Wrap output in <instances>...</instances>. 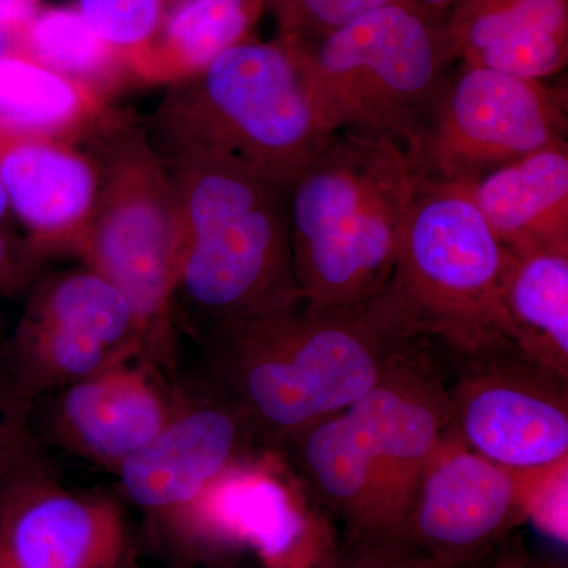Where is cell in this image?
Listing matches in <instances>:
<instances>
[{"mask_svg": "<svg viewBox=\"0 0 568 568\" xmlns=\"http://www.w3.org/2000/svg\"><path fill=\"white\" fill-rule=\"evenodd\" d=\"M153 144L181 227L174 308L182 305L219 331L304 302L294 275L287 190L215 149Z\"/></svg>", "mask_w": 568, "mask_h": 568, "instance_id": "obj_1", "label": "cell"}, {"mask_svg": "<svg viewBox=\"0 0 568 568\" xmlns=\"http://www.w3.org/2000/svg\"><path fill=\"white\" fill-rule=\"evenodd\" d=\"M418 174L395 142L335 133L287 190L295 282L306 305L347 310L383 291Z\"/></svg>", "mask_w": 568, "mask_h": 568, "instance_id": "obj_2", "label": "cell"}, {"mask_svg": "<svg viewBox=\"0 0 568 568\" xmlns=\"http://www.w3.org/2000/svg\"><path fill=\"white\" fill-rule=\"evenodd\" d=\"M213 332L223 394L276 444L358 402L398 345L365 305L301 302Z\"/></svg>", "mask_w": 568, "mask_h": 568, "instance_id": "obj_3", "label": "cell"}, {"mask_svg": "<svg viewBox=\"0 0 568 568\" xmlns=\"http://www.w3.org/2000/svg\"><path fill=\"white\" fill-rule=\"evenodd\" d=\"M503 261L465 183L418 174L394 271L365 306L396 343L432 342L452 357L515 346L500 301Z\"/></svg>", "mask_w": 568, "mask_h": 568, "instance_id": "obj_4", "label": "cell"}, {"mask_svg": "<svg viewBox=\"0 0 568 568\" xmlns=\"http://www.w3.org/2000/svg\"><path fill=\"white\" fill-rule=\"evenodd\" d=\"M171 91L153 141L193 142L290 190L334 138L290 40H245Z\"/></svg>", "mask_w": 568, "mask_h": 568, "instance_id": "obj_5", "label": "cell"}, {"mask_svg": "<svg viewBox=\"0 0 568 568\" xmlns=\"http://www.w3.org/2000/svg\"><path fill=\"white\" fill-rule=\"evenodd\" d=\"M286 40L332 132L392 141L413 155L454 62L446 17L394 0L320 39Z\"/></svg>", "mask_w": 568, "mask_h": 568, "instance_id": "obj_6", "label": "cell"}, {"mask_svg": "<svg viewBox=\"0 0 568 568\" xmlns=\"http://www.w3.org/2000/svg\"><path fill=\"white\" fill-rule=\"evenodd\" d=\"M100 193L78 256L132 305L144 345L168 346L181 257L173 186L152 138L129 114L108 111L85 136Z\"/></svg>", "mask_w": 568, "mask_h": 568, "instance_id": "obj_7", "label": "cell"}, {"mask_svg": "<svg viewBox=\"0 0 568 568\" xmlns=\"http://www.w3.org/2000/svg\"><path fill=\"white\" fill-rule=\"evenodd\" d=\"M566 138L567 89L463 65L444 84L409 160L425 178L473 182Z\"/></svg>", "mask_w": 568, "mask_h": 568, "instance_id": "obj_8", "label": "cell"}, {"mask_svg": "<svg viewBox=\"0 0 568 568\" xmlns=\"http://www.w3.org/2000/svg\"><path fill=\"white\" fill-rule=\"evenodd\" d=\"M558 465H497L467 447L450 425L422 473L402 537L444 566H474L529 521Z\"/></svg>", "mask_w": 568, "mask_h": 568, "instance_id": "obj_9", "label": "cell"}, {"mask_svg": "<svg viewBox=\"0 0 568 568\" xmlns=\"http://www.w3.org/2000/svg\"><path fill=\"white\" fill-rule=\"evenodd\" d=\"M454 358L450 425L467 447L518 470L568 459L566 377L515 346Z\"/></svg>", "mask_w": 568, "mask_h": 568, "instance_id": "obj_10", "label": "cell"}, {"mask_svg": "<svg viewBox=\"0 0 568 568\" xmlns=\"http://www.w3.org/2000/svg\"><path fill=\"white\" fill-rule=\"evenodd\" d=\"M308 503L286 459L274 450L248 452L196 499L159 521L186 559L205 564L250 547L267 566L286 555L320 517Z\"/></svg>", "mask_w": 568, "mask_h": 568, "instance_id": "obj_11", "label": "cell"}, {"mask_svg": "<svg viewBox=\"0 0 568 568\" xmlns=\"http://www.w3.org/2000/svg\"><path fill=\"white\" fill-rule=\"evenodd\" d=\"M129 555L121 507L78 495L28 465L0 480V556L9 568H119Z\"/></svg>", "mask_w": 568, "mask_h": 568, "instance_id": "obj_12", "label": "cell"}, {"mask_svg": "<svg viewBox=\"0 0 568 568\" xmlns=\"http://www.w3.org/2000/svg\"><path fill=\"white\" fill-rule=\"evenodd\" d=\"M447 383L425 343H398L375 386L345 410L375 455L402 532L426 463L452 424Z\"/></svg>", "mask_w": 568, "mask_h": 568, "instance_id": "obj_13", "label": "cell"}, {"mask_svg": "<svg viewBox=\"0 0 568 568\" xmlns=\"http://www.w3.org/2000/svg\"><path fill=\"white\" fill-rule=\"evenodd\" d=\"M256 433L223 392L183 402L162 432L115 467L125 496L153 518L196 499L248 454Z\"/></svg>", "mask_w": 568, "mask_h": 568, "instance_id": "obj_14", "label": "cell"}, {"mask_svg": "<svg viewBox=\"0 0 568 568\" xmlns=\"http://www.w3.org/2000/svg\"><path fill=\"white\" fill-rule=\"evenodd\" d=\"M0 181L40 256L80 252L100 193V168L89 149L0 129Z\"/></svg>", "mask_w": 568, "mask_h": 568, "instance_id": "obj_15", "label": "cell"}, {"mask_svg": "<svg viewBox=\"0 0 568 568\" xmlns=\"http://www.w3.org/2000/svg\"><path fill=\"white\" fill-rule=\"evenodd\" d=\"M133 357L61 388L52 426L81 457L118 467L168 425L179 406Z\"/></svg>", "mask_w": 568, "mask_h": 568, "instance_id": "obj_16", "label": "cell"}, {"mask_svg": "<svg viewBox=\"0 0 568 568\" xmlns=\"http://www.w3.org/2000/svg\"><path fill=\"white\" fill-rule=\"evenodd\" d=\"M283 446L306 496L321 514L342 523V536H402L375 455L345 410Z\"/></svg>", "mask_w": 568, "mask_h": 568, "instance_id": "obj_17", "label": "cell"}, {"mask_svg": "<svg viewBox=\"0 0 568 568\" xmlns=\"http://www.w3.org/2000/svg\"><path fill=\"white\" fill-rule=\"evenodd\" d=\"M454 61L545 81L568 59V0H457L446 14Z\"/></svg>", "mask_w": 568, "mask_h": 568, "instance_id": "obj_18", "label": "cell"}, {"mask_svg": "<svg viewBox=\"0 0 568 568\" xmlns=\"http://www.w3.org/2000/svg\"><path fill=\"white\" fill-rule=\"evenodd\" d=\"M463 183L504 248L568 252L567 140Z\"/></svg>", "mask_w": 568, "mask_h": 568, "instance_id": "obj_19", "label": "cell"}, {"mask_svg": "<svg viewBox=\"0 0 568 568\" xmlns=\"http://www.w3.org/2000/svg\"><path fill=\"white\" fill-rule=\"evenodd\" d=\"M500 301L519 353L568 379V252L504 248Z\"/></svg>", "mask_w": 568, "mask_h": 568, "instance_id": "obj_20", "label": "cell"}, {"mask_svg": "<svg viewBox=\"0 0 568 568\" xmlns=\"http://www.w3.org/2000/svg\"><path fill=\"white\" fill-rule=\"evenodd\" d=\"M263 0H171L132 77L173 85L192 80L223 52L250 39Z\"/></svg>", "mask_w": 568, "mask_h": 568, "instance_id": "obj_21", "label": "cell"}, {"mask_svg": "<svg viewBox=\"0 0 568 568\" xmlns=\"http://www.w3.org/2000/svg\"><path fill=\"white\" fill-rule=\"evenodd\" d=\"M110 111L106 99L18 51L0 58V129L78 141Z\"/></svg>", "mask_w": 568, "mask_h": 568, "instance_id": "obj_22", "label": "cell"}, {"mask_svg": "<svg viewBox=\"0 0 568 568\" xmlns=\"http://www.w3.org/2000/svg\"><path fill=\"white\" fill-rule=\"evenodd\" d=\"M26 317L92 336L112 349L140 354V323L125 295L92 268L52 275L36 287Z\"/></svg>", "mask_w": 568, "mask_h": 568, "instance_id": "obj_23", "label": "cell"}, {"mask_svg": "<svg viewBox=\"0 0 568 568\" xmlns=\"http://www.w3.org/2000/svg\"><path fill=\"white\" fill-rule=\"evenodd\" d=\"M14 51L106 99L125 78L126 63L82 18L77 7H48L17 32Z\"/></svg>", "mask_w": 568, "mask_h": 568, "instance_id": "obj_24", "label": "cell"}, {"mask_svg": "<svg viewBox=\"0 0 568 568\" xmlns=\"http://www.w3.org/2000/svg\"><path fill=\"white\" fill-rule=\"evenodd\" d=\"M14 357L26 392L37 394L71 386L133 354L112 349L61 325L24 316L18 328Z\"/></svg>", "mask_w": 568, "mask_h": 568, "instance_id": "obj_25", "label": "cell"}, {"mask_svg": "<svg viewBox=\"0 0 568 568\" xmlns=\"http://www.w3.org/2000/svg\"><path fill=\"white\" fill-rule=\"evenodd\" d=\"M171 0H77V10L93 31L132 65L159 32Z\"/></svg>", "mask_w": 568, "mask_h": 568, "instance_id": "obj_26", "label": "cell"}, {"mask_svg": "<svg viewBox=\"0 0 568 568\" xmlns=\"http://www.w3.org/2000/svg\"><path fill=\"white\" fill-rule=\"evenodd\" d=\"M394 0H263L283 39L313 40Z\"/></svg>", "mask_w": 568, "mask_h": 568, "instance_id": "obj_27", "label": "cell"}, {"mask_svg": "<svg viewBox=\"0 0 568 568\" xmlns=\"http://www.w3.org/2000/svg\"><path fill=\"white\" fill-rule=\"evenodd\" d=\"M316 568H450L402 536H336L325 548Z\"/></svg>", "mask_w": 568, "mask_h": 568, "instance_id": "obj_28", "label": "cell"}, {"mask_svg": "<svg viewBox=\"0 0 568 568\" xmlns=\"http://www.w3.org/2000/svg\"><path fill=\"white\" fill-rule=\"evenodd\" d=\"M31 463L29 437L20 410L0 388V480Z\"/></svg>", "mask_w": 568, "mask_h": 568, "instance_id": "obj_29", "label": "cell"}, {"mask_svg": "<svg viewBox=\"0 0 568 568\" xmlns=\"http://www.w3.org/2000/svg\"><path fill=\"white\" fill-rule=\"evenodd\" d=\"M40 257L28 239L22 241L0 227V294L17 293L28 286Z\"/></svg>", "mask_w": 568, "mask_h": 568, "instance_id": "obj_30", "label": "cell"}, {"mask_svg": "<svg viewBox=\"0 0 568 568\" xmlns=\"http://www.w3.org/2000/svg\"><path fill=\"white\" fill-rule=\"evenodd\" d=\"M335 537L331 519L321 515L306 530L305 536L294 545L283 558L264 566V568H316L325 548Z\"/></svg>", "mask_w": 568, "mask_h": 568, "instance_id": "obj_31", "label": "cell"}, {"mask_svg": "<svg viewBox=\"0 0 568 568\" xmlns=\"http://www.w3.org/2000/svg\"><path fill=\"white\" fill-rule=\"evenodd\" d=\"M467 568H564L558 564L538 559L523 541L521 536L514 534L499 545L495 551Z\"/></svg>", "mask_w": 568, "mask_h": 568, "instance_id": "obj_32", "label": "cell"}, {"mask_svg": "<svg viewBox=\"0 0 568 568\" xmlns=\"http://www.w3.org/2000/svg\"><path fill=\"white\" fill-rule=\"evenodd\" d=\"M39 9L40 0H0V29L20 31Z\"/></svg>", "mask_w": 568, "mask_h": 568, "instance_id": "obj_33", "label": "cell"}, {"mask_svg": "<svg viewBox=\"0 0 568 568\" xmlns=\"http://www.w3.org/2000/svg\"><path fill=\"white\" fill-rule=\"evenodd\" d=\"M416 2L424 6L425 9L435 11V13L440 14V17H446L447 11L452 9L457 0H416Z\"/></svg>", "mask_w": 568, "mask_h": 568, "instance_id": "obj_34", "label": "cell"}, {"mask_svg": "<svg viewBox=\"0 0 568 568\" xmlns=\"http://www.w3.org/2000/svg\"><path fill=\"white\" fill-rule=\"evenodd\" d=\"M242 555H224L205 562V568H239Z\"/></svg>", "mask_w": 568, "mask_h": 568, "instance_id": "obj_35", "label": "cell"}, {"mask_svg": "<svg viewBox=\"0 0 568 568\" xmlns=\"http://www.w3.org/2000/svg\"><path fill=\"white\" fill-rule=\"evenodd\" d=\"M14 37H17V32L0 29V58L14 51Z\"/></svg>", "mask_w": 568, "mask_h": 568, "instance_id": "obj_36", "label": "cell"}, {"mask_svg": "<svg viewBox=\"0 0 568 568\" xmlns=\"http://www.w3.org/2000/svg\"><path fill=\"white\" fill-rule=\"evenodd\" d=\"M9 200H7L6 190H3L2 181H0V227L6 223V220L10 216Z\"/></svg>", "mask_w": 568, "mask_h": 568, "instance_id": "obj_37", "label": "cell"}, {"mask_svg": "<svg viewBox=\"0 0 568 568\" xmlns=\"http://www.w3.org/2000/svg\"><path fill=\"white\" fill-rule=\"evenodd\" d=\"M119 568H140L138 566H134L133 562H130L129 555H126V558L122 560L121 566Z\"/></svg>", "mask_w": 568, "mask_h": 568, "instance_id": "obj_38", "label": "cell"}, {"mask_svg": "<svg viewBox=\"0 0 568 568\" xmlns=\"http://www.w3.org/2000/svg\"><path fill=\"white\" fill-rule=\"evenodd\" d=\"M0 568H9V566L6 564V560L2 559V556H0Z\"/></svg>", "mask_w": 568, "mask_h": 568, "instance_id": "obj_39", "label": "cell"}]
</instances>
